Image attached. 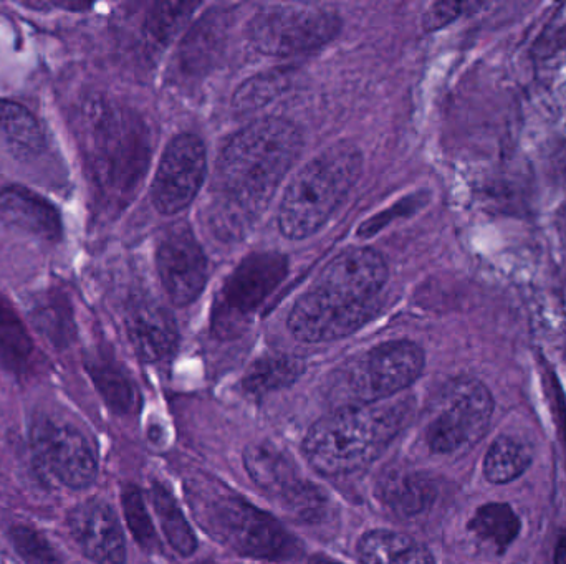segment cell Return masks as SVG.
Listing matches in <instances>:
<instances>
[{
    "label": "cell",
    "instance_id": "obj_1",
    "mask_svg": "<svg viewBox=\"0 0 566 564\" xmlns=\"http://www.w3.org/2000/svg\"><path fill=\"white\" fill-rule=\"evenodd\" d=\"M302 133L282 118L254 121L222 148L209 207L212 232L239 239L262 216L302 151Z\"/></svg>",
    "mask_w": 566,
    "mask_h": 564
},
{
    "label": "cell",
    "instance_id": "obj_2",
    "mask_svg": "<svg viewBox=\"0 0 566 564\" xmlns=\"http://www.w3.org/2000/svg\"><path fill=\"white\" fill-rule=\"evenodd\" d=\"M388 265L371 249H350L328 263L288 316L297 340L322 343L345 338L376 315Z\"/></svg>",
    "mask_w": 566,
    "mask_h": 564
},
{
    "label": "cell",
    "instance_id": "obj_3",
    "mask_svg": "<svg viewBox=\"0 0 566 564\" xmlns=\"http://www.w3.org/2000/svg\"><path fill=\"white\" fill-rule=\"evenodd\" d=\"M409 414L411 402L406 399L343 407L313 424L303 442V454L320 474H353L378 459Z\"/></svg>",
    "mask_w": 566,
    "mask_h": 564
},
{
    "label": "cell",
    "instance_id": "obj_4",
    "mask_svg": "<svg viewBox=\"0 0 566 564\" xmlns=\"http://www.w3.org/2000/svg\"><path fill=\"white\" fill-rule=\"evenodd\" d=\"M88 161L101 194L123 206L148 169L151 143L143 121L131 111L93 100L83 108Z\"/></svg>",
    "mask_w": 566,
    "mask_h": 564
},
{
    "label": "cell",
    "instance_id": "obj_5",
    "mask_svg": "<svg viewBox=\"0 0 566 564\" xmlns=\"http://www.w3.org/2000/svg\"><path fill=\"white\" fill-rule=\"evenodd\" d=\"M188 502L202 530L240 555L259 560H287L297 553L279 521L211 478L186 483Z\"/></svg>",
    "mask_w": 566,
    "mask_h": 564
},
{
    "label": "cell",
    "instance_id": "obj_6",
    "mask_svg": "<svg viewBox=\"0 0 566 564\" xmlns=\"http://www.w3.org/2000/svg\"><path fill=\"white\" fill-rule=\"evenodd\" d=\"M353 144H335L293 177L283 196L279 227L288 239H305L327 224L361 173Z\"/></svg>",
    "mask_w": 566,
    "mask_h": 564
},
{
    "label": "cell",
    "instance_id": "obj_7",
    "mask_svg": "<svg viewBox=\"0 0 566 564\" xmlns=\"http://www.w3.org/2000/svg\"><path fill=\"white\" fill-rule=\"evenodd\" d=\"M424 366L426 354L421 346L413 341H389L338 369L331 379V396L346 406L375 404L416 383Z\"/></svg>",
    "mask_w": 566,
    "mask_h": 564
},
{
    "label": "cell",
    "instance_id": "obj_8",
    "mask_svg": "<svg viewBox=\"0 0 566 564\" xmlns=\"http://www.w3.org/2000/svg\"><path fill=\"white\" fill-rule=\"evenodd\" d=\"M494 409V396L482 381L452 379L442 388L437 412L424 429L427 447L437 455L466 452L484 437Z\"/></svg>",
    "mask_w": 566,
    "mask_h": 564
},
{
    "label": "cell",
    "instance_id": "obj_9",
    "mask_svg": "<svg viewBox=\"0 0 566 564\" xmlns=\"http://www.w3.org/2000/svg\"><path fill=\"white\" fill-rule=\"evenodd\" d=\"M340 17L322 5H267L249 24L255 50L272 57H290L327 45L340 32Z\"/></svg>",
    "mask_w": 566,
    "mask_h": 564
},
{
    "label": "cell",
    "instance_id": "obj_10",
    "mask_svg": "<svg viewBox=\"0 0 566 564\" xmlns=\"http://www.w3.org/2000/svg\"><path fill=\"white\" fill-rule=\"evenodd\" d=\"M287 259L277 252L252 254L231 273L212 311V330L221 338H234L287 275Z\"/></svg>",
    "mask_w": 566,
    "mask_h": 564
},
{
    "label": "cell",
    "instance_id": "obj_11",
    "mask_svg": "<svg viewBox=\"0 0 566 564\" xmlns=\"http://www.w3.org/2000/svg\"><path fill=\"white\" fill-rule=\"evenodd\" d=\"M30 449L35 467L70 490H87L98 477L95 447L70 421L39 417L30 429Z\"/></svg>",
    "mask_w": 566,
    "mask_h": 564
},
{
    "label": "cell",
    "instance_id": "obj_12",
    "mask_svg": "<svg viewBox=\"0 0 566 564\" xmlns=\"http://www.w3.org/2000/svg\"><path fill=\"white\" fill-rule=\"evenodd\" d=\"M206 146L201 138L183 133L168 144L153 181V204L173 216L194 201L206 177Z\"/></svg>",
    "mask_w": 566,
    "mask_h": 564
},
{
    "label": "cell",
    "instance_id": "obj_13",
    "mask_svg": "<svg viewBox=\"0 0 566 564\" xmlns=\"http://www.w3.org/2000/svg\"><path fill=\"white\" fill-rule=\"evenodd\" d=\"M156 265L174 305L194 302L207 283L206 255L188 224H173L159 239Z\"/></svg>",
    "mask_w": 566,
    "mask_h": 564
},
{
    "label": "cell",
    "instance_id": "obj_14",
    "mask_svg": "<svg viewBox=\"0 0 566 564\" xmlns=\"http://www.w3.org/2000/svg\"><path fill=\"white\" fill-rule=\"evenodd\" d=\"M68 533L83 555L95 564H125L126 541L110 503L88 498L67 515Z\"/></svg>",
    "mask_w": 566,
    "mask_h": 564
},
{
    "label": "cell",
    "instance_id": "obj_15",
    "mask_svg": "<svg viewBox=\"0 0 566 564\" xmlns=\"http://www.w3.org/2000/svg\"><path fill=\"white\" fill-rule=\"evenodd\" d=\"M126 328L136 354L146 363H158L169 358L178 346L176 321L158 303L135 305L126 318Z\"/></svg>",
    "mask_w": 566,
    "mask_h": 564
},
{
    "label": "cell",
    "instance_id": "obj_16",
    "mask_svg": "<svg viewBox=\"0 0 566 564\" xmlns=\"http://www.w3.org/2000/svg\"><path fill=\"white\" fill-rule=\"evenodd\" d=\"M0 216L47 242H60L63 237L62 216L57 207L27 187L14 184L0 191Z\"/></svg>",
    "mask_w": 566,
    "mask_h": 564
},
{
    "label": "cell",
    "instance_id": "obj_17",
    "mask_svg": "<svg viewBox=\"0 0 566 564\" xmlns=\"http://www.w3.org/2000/svg\"><path fill=\"white\" fill-rule=\"evenodd\" d=\"M244 465L255 485L279 505L307 482L292 457L272 442L249 445L244 452Z\"/></svg>",
    "mask_w": 566,
    "mask_h": 564
},
{
    "label": "cell",
    "instance_id": "obj_18",
    "mask_svg": "<svg viewBox=\"0 0 566 564\" xmlns=\"http://www.w3.org/2000/svg\"><path fill=\"white\" fill-rule=\"evenodd\" d=\"M88 376L111 412L133 416L140 411V392L130 374L103 353H88L83 359Z\"/></svg>",
    "mask_w": 566,
    "mask_h": 564
},
{
    "label": "cell",
    "instance_id": "obj_19",
    "mask_svg": "<svg viewBox=\"0 0 566 564\" xmlns=\"http://www.w3.org/2000/svg\"><path fill=\"white\" fill-rule=\"evenodd\" d=\"M361 564H436L431 550L398 531L373 530L358 543Z\"/></svg>",
    "mask_w": 566,
    "mask_h": 564
},
{
    "label": "cell",
    "instance_id": "obj_20",
    "mask_svg": "<svg viewBox=\"0 0 566 564\" xmlns=\"http://www.w3.org/2000/svg\"><path fill=\"white\" fill-rule=\"evenodd\" d=\"M379 497L394 515L413 518L436 502L437 487L426 474H391L381 482Z\"/></svg>",
    "mask_w": 566,
    "mask_h": 564
},
{
    "label": "cell",
    "instance_id": "obj_21",
    "mask_svg": "<svg viewBox=\"0 0 566 564\" xmlns=\"http://www.w3.org/2000/svg\"><path fill=\"white\" fill-rule=\"evenodd\" d=\"M30 320L35 330L58 349L68 348L77 335L72 305L67 295L58 290H48L37 297L30 308Z\"/></svg>",
    "mask_w": 566,
    "mask_h": 564
},
{
    "label": "cell",
    "instance_id": "obj_22",
    "mask_svg": "<svg viewBox=\"0 0 566 564\" xmlns=\"http://www.w3.org/2000/svg\"><path fill=\"white\" fill-rule=\"evenodd\" d=\"M303 371L305 363L302 359L290 354H269L250 366L242 379V386L250 396L262 397L292 386Z\"/></svg>",
    "mask_w": 566,
    "mask_h": 564
},
{
    "label": "cell",
    "instance_id": "obj_23",
    "mask_svg": "<svg viewBox=\"0 0 566 564\" xmlns=\"http://www.w3.org/2000/svg\"><path fill=\"white\" fill-rule=\"evenodd\" d=\"M0 133L24 154H39L47 146V134L39 118L22 103L0 98Z\"/></svg>",
    "mask_w": 566,
    "mask_h": 564
},
{
    "label": "cell",
    "instance_id": "obj_24",
    "mask_svg": "<svg viewBox=\"0 0 566 564\" xmlns=\"http://www.w3.org/2000/svg\"><path fill=\"white\" fill-rule=\"evenodd\" d=\"M530 445L512 435H499L484 459V475L494 485L514 482L532 464Z\"/></svg>",
    "mask_w": 566,
    "mask_h": 564
},
{
    "label": "cell",
    "instance_id": "obj_25",
    "mask_svg": "<svg viewBox=\"0 0 566 564\" xmlns=\"http://www.w3.org/2000/svg\"><path fill=\"white\" fill-rule=\"evenodd\" d=\"M469 530L479 540L494 546L497 553H505L522 530V521L507 503H487L477 508L469 521Z\"/></svg>",
    "mask_w": 566,
    "mask_h": 564
},
{
    "label": "cell",
    "instance_id": "obj_26",
    "mask_svg": "<svg viewBox=\"0 0 566 564\" xmlns=\"http://www.w3.org/2000/svg\"><path fill=\"white\" fill-rule=\"evenodd\" d=\"M34 354V341L7 300L0 295V364L12 373H22Z\"/></svg>",
    "mask_w": 566,
    "mask_h": 564
},
{
    "label": "cell",
    "instance_id": "obj_27",
    "mask_svg": "<svg viewBox=\"0 0 566 564\" xmlns=\"http://www.w3.org/2000/svg\"><path fill=\"white\" fill-rule=\"evenodd\" d=\"M151 502L171 548L181 556H191L197 548L196 535L173 495L163 485L154 483Z\"/></svg>",
    "mask_w": 566,
    "mask_h": 564
},
{
    "label": "cell",
    "instance_id": "obj_28",
    "mask_svg": "<svg viewBox=\"0 0 566 564\" xmlns=\"http://www.w3.org/2000/svg\"><path fill=\"white\" fill-rule=\"evenodd\" d=\"M292 77L287 70H274L262 73L259 77L250 78L234 95L232 106L240 115L264 108L267 103L274 101L277 96L290 87Z\"/></svg>",
    "mask_w": 566,
    "mask_h": 564
},
{
    "label": "cell",
    "instance_id": "obj_29",
    "mask_svg": "<svg viewBox=\"0 0 566 564\" xmlns=\"http://www.w3.org/2000/svg\"><path fill=\"white\" fill-rule=\"evenodd\" d=\"M9 541L25 564H63L57 548L34 526L25 523L10 526Z\"/></svg>",
    "mask_w": 566,
    "mask_h": 564
},
{
    "label": "cell",
    "instance_id": "obj_30",
    "mask_svg": "<svg viewBox=\"0 0 566 564\" xmlns=\"http://www.w3.org/2000/svg\"><path fill=\"white\" fill-rule=\"evenodd\" d=\"M121 507L125 513L128 530L131 531L136 543L146 551L158 550V535L149 517L148 507H146L140 488L135 485H126L121 492Z\"/></svg>",
    "mask_w": 566,
    "mask_h": 564
},
{
    "label": "cell",
    "instance_id": "obj_31",
    "mask_svg": "<svg viewBox=\"0 0 566 564\" xmlns=\"http://www.w3.org/2000/svg\"><path fill=\"white\" fill-rule=\"evenodd\" d=\"M197 4H163L158 5L151 15L149 30L158 40H169L178 32L179 27L191 17Z\"/></svg>",
    "mask_w": 566,
    "mask_h": 564
},
{
    "label": "cell",
    "instance_id": "obj_32",
    "mask_svg": "<svg viewBox=\"0 0 566 564\" xmlns=\"http://www.w3.org/2000/svg\"><path fill=\"white\" fill-rule=\"evenodd\" d=\"M471 4L466 2H434L424 12L423 25L427 32L444 29L446 25L456 22Z\"/></svg>",
    "mask_w": 566,
    "mask_h": 564
},
{
    "label": "cell",
    "instance_id": "obj_33",
    "mask_svg": "<svg viewBox=\"0 0 566 564\" xmlns=\"http://www.w3.org/2000/svg\"><path fill=\"white\" fill-rule=\"evenodd\" d=\"M553 561H555V564H566V533L558 538Z\"/></svg>",
    "mask_w": 566,
    "mask_h": 564
},
{
    "label": "cell",
    "instance_id": "obj_34",
    "mask_svg": "<svg viewBox=\"0 0 566 564\" xmlns=\"http://www.w3.org/2000/svg\"><path fill=\"white\" fill-rule=\"evenodd\" d=\"M308 564H341L340 561L331 560L328 556L317 555L310 558Z\"/></svg>",
    "mask_w": 566,
    "mask_h": 564
}]
</instances>
